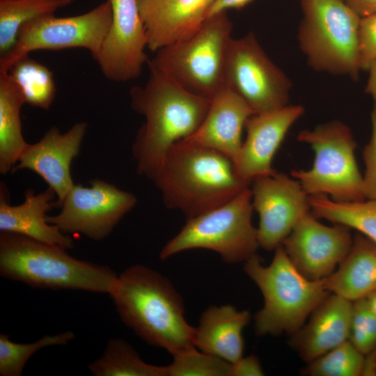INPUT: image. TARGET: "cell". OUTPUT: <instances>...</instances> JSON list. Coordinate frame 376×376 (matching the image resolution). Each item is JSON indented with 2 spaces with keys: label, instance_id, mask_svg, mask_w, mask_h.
<instances>
[{
  "label": "cell",
  "instance_id": "cell-14",
  "mask_svg": "<svg viewBox=\"0 0 376 376\" xmlns=\"http://www.w3.org/2000/svg\"><path fill=\"white\" fill-rule=\"evenodd\" d=\"M311 212L298 221L281 246L295 267L307 279L316 281L331 274L347 255L353 237L348 227L329 226Z\"/></svg>",
  "mask_w": 376,
  "mask_h": 376
},
{
  "label": "cell",
  "instance_id": "cell-5",
  "mask_svg": "<svg viewBox=\"0 0 376 376\" xmlns=\"http://www.w3.org/2000/svg\"><path fill=\"white\" fill-rule=\"evenodd\" d=\"M244 270L264 298L263 307L254 318L258 336L293 334L331 294L323 279L304 276L281 245L275 249L269 265H264L256 254L244 262Z\"/></svg>",
  "mask_w": 376,
  "mask_h": 376
},
{
  "label": "cell",
  "instance_id": "cell-11",
  "mask_svg": "<svg viewBox=\"0 0 376 376\" xmlns=\"http://www.w3.org/2000/svg\"><path fill=\"white\" fill-rule=\"evenodd\" d=\"M225 86L242 98L253 114L288 105L292 86L289 78L268 57L252 33L231 39Z\"/></svg>",
  "mask_w": 376,
  "mask_h": 376
},
{
  "label": "cell",
  "instance_id": "cell-9",
  "mask_svg": "<svg viewBox=\"0 0 376 376\" xmlns=\"http://www.w3.org/2000/svg\"><path fill=\"white\" fill-rule=\"evenodd\" d=\"M253 210L249 186L222 205L187 219L180 231L162 248L160 258L205 249L217 253L226 263L246 262L260 247L257 228L251 220Z\"/></svg>",
  "mask_w": 376,
  "mask_h": 376
},
{
  "label": "cell",
  "instance_id": "cell-35",
  "mask_svg": "<svg viewBox=\"0 0 376 376\" xmlns=\"http://www.w3.org/2000/svg\"><path fill=\"white\" fill-rule=\"evenodd\" d=\"M264 371L259 359L254 354L242 357L231 363L230 376H262Z\"/></svg>",
  "mask_w": 376,
  "mask_h": 376
},
{
  "label": "cell",
  "instance_id": "cell-29",
  "mask_svg": "<svg viewBox=\"0 0 376 376\" xmlns=\"http://www.w3.org/2000/svg\"><path fill=\"white\" fill-rule=\"evenodd\" d=\"M365 355L349 340L308 363L301 374L309 376H359L365 366Z\"/></svg>",
  "mask_w": 376,
  "mask_h": 376
},
{
  "label": "cell",
  "instance_id": "cell-2",
  "mask_svg": "<svg viewBox=\"0 0 376 376\" xmlns=\"http://www.w3.org/2000/svg\"><path fill=\"white\" fill-rule=\"evenodd\" d=\"M109 295L123 322L148 344L173 357L197 349L182 297L159 272L132 266L120 274Z\"/></svg>",
  "mask_w": 376,
  "mask_h": 376
},
{
  "label": "cell",
  "instance_id": "cell-13",
  "mask_svg": "<svg viewBox=\"0 0 376 376\" xmlns=\"http://www.w3.org/2000/svg\"><path fill=\"white\" fill-rule=\"evenodd\" d=\"M250 185L253 210L259 216V246L274 251L311 212L309 196L298 180L278 171L257 177Z\"/></svg>",
  "mask_w": 376,
  "mask_h": 376
},
{
  "label": "cell",
  "instance_id": "cell-3",
  "mask_svg": "<svg viewBox=\"0 0 376 376\" xmlns=\"http://www.w3.org/2000/svg\"><path fill=\"white\" fill-rule=\"evenodd\" d=\"M152 180L165 205L187 219L222 205L250 186L231 158L186 139L170 148Z\"/></svg>",
  "mask_w": 376,
  "mask_h": 376
},
{
  "label": "cell",
  "instance_id": "cell-25",
  "mask_svg": "<svg viewBox=\"0 0 376 376\" xmlns=\"http://www.w3.org/2000/svg\"><path fill=\"white\" fill-rule=\"evenodd\" d=\"M311 213L318 219L353 228L376 243V201L337 202L323 194L309 196Z\"/></svg>",
  "mask_w": 376,
  "mask_h": 376
},
{
  "label": "cell",
  "instance_id": "cell-27",
  "mask_svg": "<svg viewBox=\"0 0 376 376\" xmlns=\"http://www.w3.org/2000/svg\"><path fill=\"white\" fill-rule=\"evenodd\" d=\"M88 368L95 376H167L166 366L143 361L134 349L120 338L109 340L103 354Z\"/></svg>",
  "mask_w": 376,
  "mask_h": 376
},
{
  "label": "cell",
  "instance_id": "cell-22",
  "mask_svg": "<svg viewBox=\"0 0 376 376\" xmlns=\"http://www.w3.org/2000/svg\"><path fill=\"white\" fill-rule=\"evenodd\" d=\"M250 320L248 311L230 304L209 306L194 327V344L200 351L233 363L243 356L242 331Z\"/></svg>",
  "mask_w": 376,
  "mask_h": 376
},
{
  "label": "cell",
  "instance_id": "cell-15",
  "mask_svg": "<svg viewBox=\"0 0 376 376\" xmlns=\"http://www.w3.org/2000/svg\"><path fill=\"white\" fill-rule=\"evenodd\" d=\"M112 19L97 62L104 76L114 82L138 77L148 58V36L138 0H109Z\"/></svg>",
  "mask_w": 376,
  "mask_h": 376
},
{
  "label": "cell",
  "instance_id": "cell-10",
  "mask_svg": "<svg viewBox=\"0 0 376 376\" xmlns=\"http://www.w3.org/2000/svg\"><path fill=\"white\" fill-rule=\"evenodd\" d=\"M111 19V5L107 0L76 16L52 14L30 21L21 27L12 49L0 56V71L8 72L20 58L38 49L84 48L97 61Z\"/></svg>",
  "mask_w": 376,
  "mask_h": 376
},
{
  "label": "cell",
  "instance_id": "cell-4",
  "mask_svg": "<svg viewBox=\"0 0 376 376\" xmlns=\"http://www.w3.org/2000/svg\"><path fill=\"white\" fill-rule=\"evenodd\" d=\"M0 273L32 287L110 293L118 276L73 258L66 249L10 232L0 234Z\"/></svg>",
  "mask_w": 376,
  "mask_h": 376
},
{
  "label": "cell",
  "instance_id": "cell-30",
  "mask_svg": "<svg viewBox=\"0 0 376 376\" xmlns=\"http://www.w3.org/2000/svg\"><path fill=\"white\" fill-rule=\"evenodd\" d=\"M75 338L71 331L46 335L31 343H17L10 340L9 335H0V375L1 376H20L28 359L38 350L54 345H65Z\"/></svg>",
  "mask_w": 376,
  "mask_h": 376
},
{
  "label": "cell",
  "instance_id": "cell-17",
  "mask_svg": "<svg viewBox=\"0 0 376 376\" xmlns=\"http://www.w3.org/2000/svg\"><path fill=\"white\" fill-rule=\"evenodd\" d=\"M304 112L301 105L288 104L248 118L246 139L234 162L242 180L251 185L256 178L277 171L272 166L274 157L288 130Z\"/></svg>",
  "mask_w": 376,
  "mask_h": 376
},
{
  "label": "cell",
  "instance_id": "cell-6",
  "mask_svg": "<svg viewBox=\"0 0 376 376\" xmlns=\"http://www.w3.org/2000/svg\"><path fill=\"white\" fill-rule=\"evenodd\" d=\"M232 29L226 12L210 16L187 37L157 50L147 63L189 92L212 100L226 87Z\"/></svg>",
  "mask_w": 376,
  "mask_h": 376
},
{
  "label": "cell",
  "instance_id": "cell-38",
  "mask_svg": "<svg viewBox=\"0 0 376 376\" xmlns=\"http://www.w3.org/2000/svg\"><path fill=\"white\" fill-rule=\"evenodd\" d=\"M366 299L367 301V303L370 308L373 312V313L376 315V290H375L371 294H370L366 298Z\"/></svg>",
  "mask_w": 376,
  "mask_h": 376
},
{
  "label": "cell",
  "instance_id": "cell-24",
  "mask_svg": "<svg viewBox=\"0 0 376 376\" xmlns=\"http://www.w3.org/2000/svg\"><path fill=\"white\" fill-rule=\"evenodd\" d=\"M24 97L7 72L0 71V173L12 171L28 145L22 132Z\"/></svg>",
  "mask_w": 376,
  "mask_h": 376
},
{
  "label": "cell",
  "instance_id": "cell-23",
  "mask_svg": "<svg viewBox=\"0 0 376 376\" xmlns=\"http://www.w3.org/2000/svg\"><path fill=\"white\" fill-rule=\"evenodd\" d=\"M323 282L331 293L351 301L366 298L376 290V243L357 233L347 255Z\"/></svg>",
  "mask_w": 376,
  "mask_h": 376
},
{
  "label": "cell",
  "instance_id": "cell-32",
  "mask_svg": "<svg viewBox=\"0 0 376 376\" xmlns=\"http://www.w3.org/2000/svg\"><path fill=\"white\" fill-rule=\"evenodd\" d=\"M348 340L364 355L376 349V315L366 298L352 302Z\"/></svg>",
  "mask_w": 376,
  "mask_h": 376
},
{
  "label": "cell",
  "instance_id": "cell-36",
  "mask_svg": "<svg viewBox=\"0 0 376 376\" xmlns=\"http://www.w3.org/2000/svg\"><path fill=\"white\" fill-rule=\"evenodd\" d=\"M252 1L253 0H215L208 12L207 17L221 12H226L228 9L241 8Z\"/></svg>",
  "mask_w": 376,
  "mask_h": 376
},
{
  "label": "cell",
  "instance_id": "cell-20",
  "mask_svg": "<svg viewBox=\"0 0 376 376\" xmlns=\"http://www.w3.org/2000/svg\"><path fill=\"white\" fill-rule=\"evenodd\" d=\"M56 195L48 187L36 194L32 189L24 192V200L12 205L6 196V187L1 184L0 230L20 234L36 240L58 245L66 249L73 247L72 239L55 225L49 224L46 213L58 207Z\"/></svg>",
  "mask_w": 376,
  "mask_h": 376
},
{
  "label": "cell",
  "instance_id": "cell-37",
  "mask_svg": "<svg viewBox=\"0 0 376 376\" xmlns=\"http://www.w3.org/2000/svg\"><path fill=\"white\" fill-rule=\"evenodd\" d=\"M361 17L376 13V0H343Z\"/></svg>",
  "mask_w": 376,
  "mask_h": 376
},
{
  "label": "cell",
  "instance_id": "cell-18",
  "mask_svg": "<svg viewBox=\"0 0 376 376\" xmlns=\"http://www.w3.org/2000/svg\"><path fill=\"white\" fill-rule=\"evenodd\" d=\"M215 0H138L152 52L182 39L207 17Z\"/></svg>",
  "mask_w": 376,
  "mask_h": 376
},
{
  "label": "cell",
  "instance_id": "cell-16",
  "mask_svg": "<svg viewBox=\"0 0 376 376\" xmlns=\"http://www.w3.org/2000/svg\"><path fill=\"white\" fill-rule=\"evenodd\" d=\"M88 125L85 122L74 124L61 133L52 126L42 138L26 146L12 172L31 170L40 176L54 190L58 207L75 185L71 175V164L79 155Z\"/></svg>",
  "mask_w": 376,
  "mask_h": 376
},
{
  "label": "cell",
  "instance_id": "cell-34",
  "mask_svg": "<svg viewBox=\"0 0 376 376\" xmlns=\"http://www.w3.org/2000/svg\"><path fill=\"white\" fill-rule=\"evenodd\" d=\"M365 171L363 189L366 200L376 201V104L371 113L370 137L363 150Z\"/></svg>",
  "mask_w": 376,
  "mask_h": 376
},
{
  "label": "cell",
  "instance_id": "cell-28",
  "mask_svg": "<svg viewBox=\"0 0 376 376\" xmlns=\"http://www.w3.org/2000/svg\"><path fill=\"white\" fill-rule=\"evenodd\" d=\"M7 72L19 88L26 104L45 110L50 108L56 89L53 73L48 68L27 54Z\"/></svg>",
  "mask_w": 376,
  "mask_h": 376
},
{
  "label": "cell",
  "instance_id": "cell-31",
  "mask_svg": "<svg viewBox=\"0 0 376 376\" xmlns=\"http://www.w3.org/2000/svg\"><path fill=\"white\" fill-rule=\"evenodd\" d=\"M167 376H230L231 363L198 349L173 356Z\"/></svg>",
  "mask_w": 376,
  "mask_h": 376
},
{
  "label": "cell",
  "instance_id": "cell-12",
  "mask_svg": "<svg viewBox=\"0 0 376 376\" xmlns=\"http://www.w3.org/2000/svg\"><path fill=\"white\" fill-rule=\"evenodd\" d=\"M90 185L75 184L64 198L60 212L47 216V221L65 234L101 240L133 209L137 198L102 180L93 179Z\"/></svg>",
  "mask_w": 376,
  "mask_h": 376
},
{
  "label": "cell",
  "instance_id": "cell-21",
  "mask_svg": "<svg viewBox=\"0 0 376 376\" xmlns=\"http://www.w3.org/2000/svg\"><path fill=\"white\" fill-rule=\"evenodd\" d=\"M252 110L237 94L225 87L212 100L198 129L186 140L216 150L235 162L242 134Z\"/></svg>",
  "mask_w": 376,
  "mask_h": 376
},
{
  "label": "cell",
  "instance_id": "cell-26",
  "mask_svg": "<svg viewBox=\"0 0 376 376\" xmlns=\"http://www.w3.org/2000/svg\"><path fill=\"white\" fill-rule=\"evenodd\" d=\"M75 0H0V56L17 42L19 31L26 23L54 14Z\"/></svg>",
  "mask_w": 376,
  "mask_h": 376
},
{
  "label": "cell",
  "instance_id": "cell-7",
  "mask_svg": "<svg viewBox=\"0 0 376 376\" xmlns=\"http://www.w3.org/2000/svg\"><path fill=\"white\" fill-rule=\"evenodd\" d=\"M300 49L315 70L357 79L361 17L343 0H301Z\"/></svg>",
  "mask_w": 376,
  "mask_h": 376
},
{
  "label": "cell",
  "instance_id": "cell-1",
  "mask_svg": "<svg viewBox=\"0 0 376 376\" xmlns=\"http://www.w3.org/2000/svg\"><path fill=\"white\" fill-rule=\"evenodd\" d=\"M150 76L143 86L130 91L131 106L145 118L132 146L137 173L152 180L170 148L191 136L211 104L148 64Z\"/></svg>",
  "mask_w": 376,
  "mask_h": 376
},
{
  "label": "cell",
  "instance_id": "cell-19",
  "mask_svg": "<svg viewBox=\"0 0 376 376\" xmlns=\"http://www.w3.org/2000/svg\"><path fill=\"white\" fill-rule=\"evenodd\" d=\"M352 302L331 293L308 322L290 335V346L304 361L309 363L348 340Z\"/></svg>",
  "mask_w": 376,
  "mask_h": 376
},
{
  "label": "cell",
  "instance_id": "cell-33",
  "mask_svg": "<svg viewBox=\"0 0 376 376\" xmlns=\"http://www.w3.org/2000/svg\"><path fill=\"white\" fill-rule=\"evenodd\" d=\"M358 52L361 70H369L376 64V13L360 19Z\"/></svg>",
  "mask_w": 376,
  "mask_h": 376
},
{
  "label": "cell",
  "instance_id": "cell-8",
  "mask_svg": "<svg viewBox=\"0 0 376 376\" xmlns=\"http://www.w3.org/2000/svg\"><path fill=\"white\" fill-rule=\"evenodd\" d=\"M297 139L314 151L310 169L290 172L308 196L323 194L342 203L366 200L363 175L355 157L357 143L347 125L329 121L300 131Z\"/></svg>",
  "mask_w": 376,
  "mask_h": 376
}]
</instances>
